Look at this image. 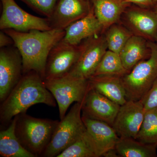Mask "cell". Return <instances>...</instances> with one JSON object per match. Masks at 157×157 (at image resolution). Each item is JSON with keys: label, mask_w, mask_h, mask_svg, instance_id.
<instances>
[{"label": "cell", "mask_w": 157, "mask_h": 157, "mask_svg": "<svg viewBox=\"0 0 157 157\" xmlns=\"http://www.w3.org/2000/svg\"><path fill=\"white\" fill-rule=\"evenodd\" d=\"M44 82L57 103L60 120L64 117L71 104L83 102L90 89L89 79L65 76Z\"/></svg>", "instance_id": "obj_6"}, {"label": "cell", "mask_w": 157, "mask_h": 157, "mask_svg": "<svg viewBox=\"0 0 157 157\" xmlns=\"http://www.w3.org/2000/svg\"><path fill=\"white\" fill-rule=\"evenodd\" d=\"M153 2L155 3H157V0H152Z\"/></svg>", "instance_id": "obj_33"}, {"label": "cell", "mask_w": 157, "mask_h": 157, "mask_svg": "<svg viewBox=\"0 0 157 157\" xmlns=\"http://www.w3.org/2000/svg\"><path fill=\"white\" fill-rule=\"evenodd\" d=\"M136 139L144 143L157 144V109L146 111Z\"/></svg>", "instance_id": "obj_25"}, {"label": "cell", "mask_w": 157, "mask_h": 157, "mask_svg": "<svg viewBox=\"0 0 157 157\" xmlns=\"http://www.w3.org/2000/svg\"><path fill=\"white\" fill-rule=\"evenodd\" d=\"M0 118L2 123L26 112L33 105L43 104L56 107V101L47 88L44 79L35 71L24 73L20 81L2 102Z\"/></svg>", "instance_id": "obj_2"}, {"label": "cell", "mask_w": 157, "mask_h": 157, "mask_svg": "<svg viewBox=\"0 0 157 157\" xmlns=\"http://www.w3.org/2000/svg\"><path fill=\"white\" fill-rule=\"evenodd\" d=\"M140 101L145 111L157 109V78Z\"/></svg>", "instance_id": "obj_27"}, {"label": "cell", "mask_w": 157, "mask_h": 157, "mask_svg": "<svg viewBox=\"0 0 157 157\" xmlns=\"http://www.w3.org/2000/svg\"><path fill=\"white\" fill-rule=\"evenodd\" d=\"M14 44L13 39L8 34L2 30L0 32V47L1 48L10 46Z\"/></svg>", "instance_id": "obj_28"}, {"label": "cell", "mask_w": 157, "mask_h": 157, "mask_svg": "<svg viewBox=\"0 0 157 157\" xmlns=\"http://www.w3.org/2000/svg\"><path fill=\"white\" fill-rule=\"evenodd\" d=\"M31 9L50 18L58 0H20Z\"/></svg>", "instance_id": "obj_26"}, {"label": "cell", "mask_w": 157, "mask_h": 157, "mask_svg": "<svg viewBox=\"0 0 157 157\" xmlns=\"http://www.w3.org/2000/svg\"><path fill=\"white\" fill-rule=\"evenodd\" d=\"M150 55L121 77L127 101H140L157 78V43L148 41Z\"/></svg>", "instance_id": "obj_4"}, {"label": "cell", "mask_w": 157, "mask_h": 157, "mask_svg": "<svg viewBox=\"0 0 157 157\" xmlns=\"http://www.w3.org/2000/svg\"><path fill=\"white\" fill-rule=\"evenodd\" d=\"M154 42H155L157 43V32L155 36L154 41Z\"/></svg>", "instance_id": "obj_31"}, {"label": "cell", "mask_w": 157, "mask_h": 157, "mask_svg": "<svg viewBox=\"0 0 157 157\" xmlns=\"http://www.w3.org/2000/svg\"><path fill=\"white\" fill-rule=\"evenodd\" d=\"M145 112L140 101L128 100L121 105L113 125L119 137L136 139Z\"/></svg>", "instance_id": "obj_11"}, {"label": "cell", "mask_w": 157, "mask_h": 157, "mask_svg": "<svg viewBox=\"0 0 157 157\" xmlns=\"http://www.w3.org/2000/svg\"><path fill=\"white\" fill-rule=\"evenodd\" d=\"M102 30L103 27L96 17L92 6L86 16L65 29V36L62 40L71 45H78L83 40L98 35Z\"/></svg>", "instance_id": "obj_16"}, {"label": "cell", "mask_w": 157, "mask_h": 157, "mask_svg": "<svg viewBox=\"0 0 157 157\" xmlns=\"http://www.w3.org/2000/svg\"><path fill=\"white\" fill-rule=\"evenodd\" d=\"M92 5L88 0H58L49 18L52 29L65 30L76 21L86 16Z\"/></svg>", "instance_id": "obj_13"}, {"label": "cell", "mask_w": 157, "mask_h": 157, "mask_svg": "<svg viewBox=\"0 0 157 157\" xmlns=\"http://www.w3.org/2000/svg\"><path fill=\"white\" fill-rule=\"evenodd\" d=\"M83 42L73 45L61 40L51 50L46 62L44 80L66 76L81 55Z\"/></svg>", "instance_id": "obj_9"}, {"label": "cell", "mask_w": 157, "mask_h": 157, "mask_svg": "<svg viewBox=\"0 0 157 157\" xmlns=\"http://www.w3.org/2000/svg\"><path fill=\"white\" fill-rule=\"evenodd\" d=\"M88 1H90V0H88Z\"/></svg>", "instance_id": "obj_34"}, {"label": "cell", "mask_w": 157, "mask_h": 157, "mask_svg": "<svg viewBox=\"0 0 157 157\" xmlns=\"http://www.w3.org/2000/svg\"><path fill=\"white\" fill-rule=\"evenodd\" d=\"M121 77L116 75L93 76L89 79L90 87L121 106L127 101Z\"/></svg>", "instance_id": "obj_17"}, {"label": "cell", "mask_w": 157, "mask_h": 157, "mask_svg": "<svg viewBox=\"0 0 157 157\" xmlns=\"http://www.w3.org/2000/svg\"><path fill=\"white\" fill-rule=\"evenodd\" d=\"M157 144L143 143L133 138H119L115 149L120 157H156Z\"/></svg>", "instance_id": "obj_21"}, {"label": "cell", "mask_w": 157, "mask_h": 157, "mask_svg": "<svg viewBox=\"0 0 157 157\" xmlns=\"http://www.w3.org/2000/svg\"><path fill=\"white\" fill-rule=\"evenodd\" d=\"M94 12L103 30L109 28L117 22L130 3L123 0H90Z\"/></svg>", "instance_id": "obj_18"}, {"label": "cell", "mask_w": 157, "mask_h": 157, "mask_svg": "<svg viewBox=\"0 0 157 157\" xmlns=\"http://www.w3.org/2000/svg\"><path fill=\"white\" fill-rule=\"evenodd\" d=\"M0 50V101L2 102L20 81L23 75L22 60L16 47Z\"/></svg>", "instance_id": "obj_10"}, {"label": "cell", "mask_w": 157, "mask_h": 157, "mask_svg": "<svg viewBox=\"0 0 157 157\" xmlns=\"http://www.w3.org/2000/svg\"><path fill=\"white\" fill-rule=\"evenodd\" d=\"M103 156L106 157H120L118 154L115 148L113 149L108 151L107 152L105 153Z\"/></svg>", "instance_id": "obj_30"}, {"label": "cell", "mask_w": 157, "mask_h": 157, "mask_svg": "<svg viewBox=\"0 0 157 157\" xmlns=\"http://www.w3.org/2000/svg\"><path fill=\"white\" fill-rule=\"evenodd\" d=\"M82 102H77L60 120L41 157H54L76 141L86 131L81 115Z\"/></svg>", "instance_id": "obj_5"}, {"label": "cell", "mask_w": 157, "mask_h": 157, "mask_svg": "<svg viewBox=\"0 0 157 157\" xmlns=\"http://www.w3.org/2000/svg\"><path fill=\"white\" fill-rule=\"evenodd\" d=\"M155 11H156L157 12V4H156L155 6Z\"/></svg>", "instance_id": "obj_32"}, {"label": "cell", "mask_w": 157, "mask_h": 157, "mask_svg": "<svg viewBox=\"0 0 157 157\" xmlns=\"http://www.w3.org/2000/svg\"><path fill=\"white\" fill-rule=\"evenodd\" d=\"M82 120L95 146L98 157L103 156L108 151L115 148L120 137L112 126L82 116Z\"/></svg>", "instance_id": "obj_15"}, {"label": "cell", "mask_w": 157, "mask_h": 157, "mask_svg": "<svg viewBox=\"0 0 157 157\" xmlns=\"http://www.w3.org/2000/svg\"><path fill=\"white\" fill-rule=\"evenodd\" d=\"M26 113L17 115L15 133L25 148L41 156L50 142L59 121L33 117Z\"/></svg>", "instance_id": "obj_3"}, {"label": "cell", "mask_w": 157, "mask_h": 157, "mask_svg": "<svg viewBox=\"0 0 157 157\" xmlns=\"http://www.w3.org/2000/svg\"><path fill=\"white\" fill-rule=\"evenodd\" d=\"M120 106L90 87L82 102V116L104 122L113 127Z\"/></svg>", "instance_id": "obj_12"}, {"label": "cell", "mask_w": 157, "mask_h": 157, "mask_svg": "<svg viewBox=\"0 0 157 157\" xmlns=\"http://www.w3.org/2000/svg\"><path fill=\"white\" fill-rule=\"evenodd\" d=\"M151 51L148 41L143 37L133 35L120 53L124 67L130 72L139 62L148 58Z\"/></svg>", "instance_id": "obj_19"}, {"label": "cell", "mask_w": 157, "mask_h": 157, "mask_svg": "<svg viewBox=\"0 0 157 157\" xmlns=\"http://www.w3.org/2000/svg\"><path fill=\"white\" fill-rule=\"evenodd\" d=\"M126 2L134 3L144 7H149L154 6L155 3L152 0H123Z\"/></svg>", "instance_id": "obj_29"}, {"label": "cell", "mask_w": 157, "mask_h": 157, "mask_svg": "<svg viewBox=\"0 0 157 157\" xmlns=\"http://www.w3.org/2000/svg\"><path fill=\"white\" fill-rule=\"evenodd\" d=\"M104 35L108 50L120 54L127 41L134 34L122 26L114 24L109 27Z\"/></svg>", "instance_id": "obj_24"}, {"label": "cell", "mask_w": 157, "mask_h": 157, "mask_svg": "<svg viewBox=\"0 0 157 157\" xmlns=\"http://www.w3.org/2000/svg\"><path fill=\"white\" fill-rule=\"evenodd\" d=\"M108 49L105 35H95L83 42L79 59L66 76L76 78L89 79L94 76L96 69Z\"/></svg>", "instance_id": "obj_8"}, {"label": "cell", "mask_w": 157, "mask_h": 157, "mask_svg": "<svg viewBox=\"0 0 157 157\" xmlns=\"http://www.w3.org/2000/svg\"><path fill=\"white\" fill-rule=\"evenodd\" d=\"M4 31L12 38L22 60L23 73L36 72L43 79L48 55L54 46L64 37L65 30H33L19 32L12 29Z\"/></svg>", "instance_id": "obj_1"}, {"label": "cell", "mask_w": 157, "mask_h": 157, "mask_svg": "<svg viewBox=\"0 0 157 157\" xmlns=\"http://www.w3.org/2000/svg\"><path fill=\"white\" fill-rule=\"evenodd\" d=\"M56 157H98L93 140L86 131L80 138Z\"/></svg>", "instance_id": "obj_22"}, {"label": "cell", "mask_w": 157, "mask_h": 157, "mask_svg": "<svg viewBox=\"0 0 157 157\" xmlns=\"http://www.w3.org/2000/svg\"><path fill=\"white\" fill-rule=\"evenodd\" d=\"M127 73L128 72L124 67L120 54L107 49L93 76L116 75L123 76Z\"/></svg>", "instance_id": "obj_23"}, {"label": "cell", "mask_w": 157, "mask_h": 157, "mask_svg": "<svg viewBox=\"0 0 157 157\" xmlns=\"http://www.w3.org/2000/svg\"><path fill=\"white\" fill-rule=\"evenodd\" d=\"M2 12L0 29H12L19 32L33 30L48 31L52 29L48 18L34 16L21 9L14 0H1Z\"/></svg>", "instance_id": "obj_7"}, {"label": "cell", "mask_w": 157, "mask_h": 157, "mask_svg": "<svg viewBox=\"0 0 157 157\" xmlns=\"http://www.w3.org/2000/svg\"><path fill=\"white\" fill-rule=\"evenodd\" d=\"M17 115L8 128L0 132V155L3 157H36L23 147L15 133Z\"/></svg>", "instance_id": "obj_20"}, {"label": "cell", "mask_w": 157, "mask_h": 157, "mask_svg": "<svg viewBox=\"0 0 157 157\" xmlns=\"http://www.w3.org/2000/svg\"><path fill=\"white\" fill-rule=\"evenodd\" d=\"M125 11L126 21L135 35L154 41L157 32V12L145 8L131 7Z\"/></svg>", "instance_id": "obj_14"}]
</instances>
